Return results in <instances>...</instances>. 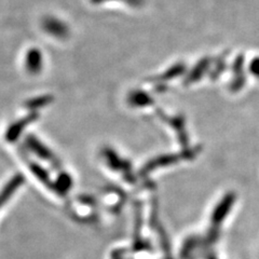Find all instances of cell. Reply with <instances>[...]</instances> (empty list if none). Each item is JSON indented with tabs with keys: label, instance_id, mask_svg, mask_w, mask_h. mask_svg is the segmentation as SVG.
I'll list each match as a JSON object with an SVG mask.
<instances>
[{
	"label": "cell",
	"instance_id": "cell-1",
	"mask_svg": "<svg viewBox=\"0 0 259 259\" xmlns=\"http://www.w3.org/2000/svg\"><path fill=\"white\" fill-rule=\"evenodd\" d=\"M199 149H191V150H187L183 153H176V155H168V156H162V157H158L156 159L151 160L150 162H148L141 171L142 175H146L148 174L149 172H151L152 169L161 167V166H167L171 165L172 163H175V162L181 161L183 159H190L192 157H194L198 153Z\"/></svg>",
	"mask_w": 259,
	"mask_h": 259
},
{
	"label": "cell",
	"instance_id": "cell-2",
	"mask_svg": "<svg viewBox=\"0 0 259 259\" xmlns=\"http://www.w3.org/2000/svg\"><path fill=\"white\" fill-rule=\"evenodd\" d=\"M105 157H106V160L111 168L118 169V171H123L125 172V174L130 175V173L127 172L128 169L131 168V165H130V163H127L126 161L119 158L115 151H112L110 149H105Z\"/></svg>",
	"mask_w": 259,
	"mask_h": 259
},
{
	"label": "cell",
	"instance_id": "cell-3",
	"mask_svg": "<svg viewBox=\"0 0 259 259\" xmlns=\"http://www.w3.org/2000/svg\"><path fill=\"white\" fill-rule=\"evenodd\" d=\"M71 185H72L71 177L67 173L63 172L60 174L58 180H56L54 189L60 194H62V196H64V194H66L70 190Z\"/></svg>",
	"mask_w": 259,
	"mask_h": 259
},
{
	"label": "cell",
	"instance_id": "cell-4",
	"mask_svg": "<svg viewBox=\"0 0 259 259\" xmlns=\"http://www.w3.org/2000/svg\"><path fill=\"white\" fill-rule=\"evenodd\" d=\"M168 122H169V124H171L176 130L178 140H180L181 144L187 146L188 140H187V134H186V131H185L183 118H181V117L173 118V119H171V121H168Z\"/></svg>",
	"mask_w": 259,
	"mask_h": 259
},
{
	"label": "cell",
	"instance_id": "cell-5",
	"mask_svg": "<svg viewBox=\"0 0 259 259\" xmlns=\"http://www.w3.org/2000/svg\"><path fill=\"white\" fill-rule=\"evenodd\" d=\"M230 202H231V199H230V198H226V199L222 202V203H221L220 205H218V207L214 210L213 217H212V221H213L214 224H218V223L223 221V218L226 216L227 212H228Z\"/></svg>",
	"mask_w": 259,
	"mask_h": 259
},
{
	"label": "cell",
	"instance_id": "cell-6",
	"mask_svg": "<svg viewBox=\"0 0 259 259\" xmlns=\"http://www.w3.org/2000/svg\"><path fill=\"white\" fill-rule=\"evenodd\" d=\"M130 102H131L132 105L134 106H147V105L150 104L151 100L148 95H146L145 93L142 92H136L135 94H133L131 97H130Z\"/></svg>",
	"mask_w": 259,
	"mask_h": 259
}]
</instances>
